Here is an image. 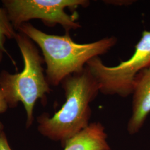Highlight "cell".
I'll return each mask as SVG.
<instances>
[{
	"mask_svg": "<svg viewBox=\"0 0 150 150\" xmlns=\"http://www.w3.org/2000/svg\"><path fill=\"white\" fill-rule=\"evenodd\" d=\"M41 49L46 64L45 75L50 86H59L66 77L82 71L91 59L107 53L117 42L115 36L90 43L75 42L66 32L59 36L43 32L27 22L17 29Z\"/></svg>",
	"mask_w": 150,
	"mask_h": 150,
	"instance_id": "cell-1",
	"label": "cell"
},
{
	"mask_svg": "<svg viewBox=\"0 0 150 150\" xmlns=\"http://www.w3.org/2000/svg\"><path fill=\"white\" fill-rule=\"evenodd\" d=\"M65 102L53 116L43 113L37 118L40 134L62 147L67 139L90 124V104L100 92L96 79L86 66L78 73L68 76L61 83Z\"/></svg>",
	"mask_w": 150,
	"mask_h": 150,
	"instance_id": "cell-2",
	"label": "cell"
},
{
	"mask_svg": "<svg viewBox=\"0 0 150 150\" xmlns=\"http://www.w3.org/2000/svg\"><path fill=\"white\" fill-rule=\"evenodd\" d=\"M23 61L20 72L11 74L6 70L0 72V89L10 108L22 102L26 113V128L33 121V109L38 100L45 101L50 93V85L44 74L43 57L35 43L26 35L18 32L15 38Z\"/></svg>",
	"mask_w": 150,
	"mask_h": 150,
	"instance_id": "cell-3",
	"label": "cell"
},
{
	"mask_svg": "<svg viewBox=\"0 0 150 150\" xmlns=\"http://www.w3.org/2000/svg\"><path fill=\"white\" fill-rule=\"evenodd\" d=\"M150 65V31L145 30L129 59L111 67L96 57L90 60L86 66L97 81L100 92L126 97L132 95L137 75Z\"/></svg>",
	"mask_w": 150,
	"mask_h": 150,
	"instance_id": "cell-4",
	"label": "cell"
},
{
	"mask_svg": "<svg viewBox=\"0 0 150 150\" xmlns=\"http://www.w3.org/2000/svg\"><path fill=\"white\" fill-rule=\"evenodd\" d=\"M2 7L16 30L22 24L33 19L40 20L45 25L54 27L59 25L65 32L80 28L76 15L67 13V8L76 9L90 5L87 0H2Z\"/></svg>",
	"mask_w": 150,
	"mask_h": 150,
	"instance_id": "cell-5",
	"label": "cell"
},
{
	"mask_svg": "<svg viewBox=\"0 0 150 150\" xmlns=\"http://www.w3.org/2000/svg\"><path fill=\"white\" fill-rule=\"evenodd\" d=\"M150 113V65L136 77L132 93V115L127 129L130 134L138 133Z\"/></svg>",
	"mask_w": 150,
	"mask_h": 150,
	"instance_id": "cell-6",
	"label": "cell"
},
{
	"mask_svg": "<svg viewBox=\"0 0 150 150\" xmlns=\"http://www.w3.org/2000/svg\"><path fill=\"white\" fill-rule=\"evenodd\" d=\"M64 150H111L105 128L100 122H91L67 139Z\"/></svg>",
	"mask_w": 150,
	"mask_h": 150,
	"instance_id": "cell-7",
	"label": "cell"
},
{
	"mask_svg": "<svg viewBox=\"0 0 150 150\" xmlns=\"http://www.w3.org/2000/svg\"><path fill=\"white\" fill-rule=\"evenodd\" d=\"M17 33L8 18L5 9L3 7L0 6V49L9 56L14 65H15V62L6 50L5 43L6 39L15 40Z\"/></svg>",
	"mask_w": 150,
	"mask_h": 150,
	"instance_id": "cell-8",
	"label": "cell"
},
{
	"mask_svg": "<svg viewBox=\"0 0 150 150\" xmlns=\"http://www.w3.org/2000/svg\"><path fill=\"white\" fill-rule=\"evenodd\" d=\"M8 103L6 100L5 96L2 90L0 89V114L5 112L8 108ZM4 125L0 122V131H4Z\"/></svg>",
	"mask_w": 150,
	"mask_h": 150,
	"instance_id": "cell-9",
	"label": "cell"
},
{
	"mask_svg": "<svg viewBox=\"0 0 150 150\" xmlns=\"http://www.w3.org/2000/svg\"><path fill=\"white\" fill-rule=\"evenodd\" d=\"M0 150H12L4 131L0 132Z\"/></svg>",
	"mask_w": 150,
	"mask_h": 150,
	"instance_id": "cell-10",
	"label": "cell"
},
{
	"mask_svg": "<svg viewBox=\"0 0 150 150\" xmlns=\"http://www.w3.org/2000/svg\"><path fill=\"white\" fill-rule=\"evenodd\" d=\"M4 52L0 49V64L2 62L4 57Z\"/></svg>",
	"mask_w": 150,
	"mask_h": 150,
	"instance_id": "cell-11",
	"label": "cell"
},
{
	"mask_svg": "<svg viewBox=\"0 0 150 150\" xmlns=\"http://www.w3.org/2000/svg\"><path fill=\"white\" fill-rule=\"evenodd\" d=\"M0 132H1V131H0Z\"/></svg>",
	"mask_w": 150,
	"mask_h": 150,
	"instance_id": "cell-12",
	"label": "cell"
}]
</instances>
